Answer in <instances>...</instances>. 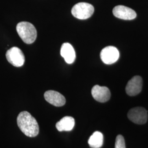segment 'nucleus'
Returning <instances> with one entry per match:
<instances>
[{"label": "nucleus", "mask_w": 148, "mask_h": 148, "mask_svg": "<svg viewBox=\"0 0 148 148\" xmlns=\"http://www.w3.org/2000/svg\"><path fill=\"white\" fill-rule=\"evenodd\" d=\"M17 125L25 135L29 137H35L39 133V126L35 117L27 111H22L16 119Z\"/></svg>", "instance_id": "nucleus-1"}, {"label": "nucleus", "mask_w": 148, "mask_h": 148, "mask_svg": "<svg viewBox=\"0 0 148 148\" xmlns=\"http://www.w3.org/2000/svg\"><path fill=\"white\" fill-rule=\"evenodd\" d=\"M16 29L19 36L24 42L27 44H32L36 40L37 31L32 23L22 21L17 24Z\"/></svg>", "instance_id": "nucleus-2"}, {"label": "nucleus", "mask_w": 148, "mask_h": 148, "mask_svg": "<svg viewBox=\"0 0 148 148\" xmlns=\"http://www.w3.org/2000/svg\"><path fill=\"white\" fill-rule=\"evenodd\" d=\"M95 11L94 7L86 2H79L76 4L71 10V13L74 17L84 20L90 18Z\"/></svg>", "instance_id": "nucleus-3"}, {"label": "nucleus", "mask_w": 148, "mask_h": 148, "mask_svg": "<svg viewBox=\"0 0 148 148\" xmlns=\"http://www.w3.org/2000/svg\"><path fill=\"white\" fill-rule=\"evenodd\" d=\"M8 62L16 67H21L25 62V56L20 48L13 47L8 49L5 54Z\"/></svg>", "instance_id": "nucleus-4"}, {"label": "nucleus", "mask_w": 148, "mask_h": 148, "mask_svg": "<svg viewBox=\"0 0 148 148\" xmlns=\"http://www.w3.org/2000/svg\"><path fill=\"white\" fill-rule=\"evenodd\" d=\"M127 116L130 121L138 125L145 123L148 120V111L143 107H136L130 109Z\"/></svg>", "instance_id": "nucleus-5"}, {"label": "nucleus", "mask_w": 148, "mask_h": 148, "mask_svg": "<svg viewBox=\"0 0 148 148\" xmlns=\"http://www.w3.org/2000/svg\"><path fill=\"white\" fill-rule=\"evenodd\" d=\"M119 51L114 46L106 47L101 51V59L106 64L115 63L119 58Z\"/></svg>", "instance_id": "nucleus-6"}, {"label": "nucleus", "mask_w": 148, "mask_h": 148, "mask_svg": "<svg viewBox=\"0 0 148 148\" xmlns=\"http://www.w3.org/2000/svg\"><path fill=\"white\" fill-rule=\"evenodd\" d=\"M142 78L140 76H135L127 83L126 87V93L130 96L138 95L142 91Z\"/></svg>", "instance_id": "nucleus-7"}, {"label": "nucleus", "mask_w": 148, "mask_h": 148, "mask_svg": "<svg viewBox=\"0 0 148 148\" xmlns=\"http://www.w3.org/2000/svg\"><path fill=\"white\" fill-rule=\"evenodd\" d=\"M112 13L116 18L123 20H133L137 16L135 11L125 5H119L115 7Z\"/></svg>", "instance_id": "nucleus-8"}, {"label": "nucleus", "mask_w": 148, "mask_h": 148, "mask_svg": "<svg viewBox=\"0 0 148 148\" xmlns=\"http://www.w3.org/2000/svg\"><path fill=\"white\" fill-rule=\"evenodd\" d=\"M91 93L95 101L101 103L108 101L111 97L110 91L108 87L99 85H95L92 88Z\"/></svg>", "instance_id": "nucleus-9"}, {"label": "nucleus", "mask_w": 148, "mask_h": 148, "mask_svg": "<svg viewBox=\"0 0 148 148\" xmlns=\"http://www.w3.org/2000/svg\"><path fill=\"white\" fill-rule=\"evenodd\" d=\"M44 97L46 101L55 106H62L66 103V99L63 95L53 90L46 91L44 94Z\"/></svg>", "instance_id": "nucleus-10"}, {"label": "nucleus", "mask_w": 148, "mask_h": 148, "mask_svg": "<svg viewBox=\"0 0 148 148\" xmlns=\"http://www.w3.org/2000/svg\"><path fill=\"white\" fill-rule=\"evenodd\" d=\"M60 54L63 57L66 63H73L76 58V53L74 48L69 43H64L60 49Z\"/></svg>", "instance_id": "nucleus-11"}, {"label": "nucleus", "mask_w": 148, "mask_h": 148, "mask_svg": "<svg viewBox=\"0 0 148 148\" xmlns=\"http://www.w3.org/2000/svg\"><path fill=\"white\" fill-rule=\"evenodd\" d=\"M75 123V119L73 117L65 116L56 123V127L59 132L70 131L74 128Z\"/></svg>", "instance_id": "nucleus-12"}, {"label": "nucleus", "mask_w": 148, "mask_h": 148, "mask_svg": "<svg viewBox=\"0 0 148 148\" xmlns=\"http://www.w3.org/2000/svg\"><path fill=\"white\" fill-rule=\"evenodd\" d=\"M88 144L92 148H100L103 144V135L99 131H95L90 137Z\"/></svg>", "instance_id": "nucleus-13"}, {"label": "nucleus", "mask_w": 148, "mask_h": 148, "mask_svg": "<svg viewBox=\"0 0 148 148\" xmlns=\"http://www.w3.org/2000/svg\"><path fill=\"white\" fill-rule=\"evenodd\" d=\"M115 148H126L125 141L122 135H118L116 138Z\"/></svg>", "instance_id": "nucleus-14"}]
</instances>
